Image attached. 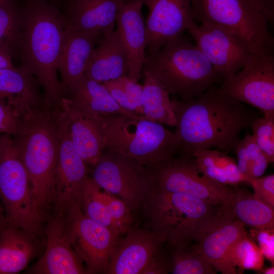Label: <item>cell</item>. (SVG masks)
I'll return each instance as SVG.
<instances>
[{
	"instance_id": "cell-1",
	"label": "cell",
	"mask_w": 274,
	"mask_h": 274,
	"mask_svg": "<svg viewBox=\"0 0 274 274\" xmlns=\"http://www.w3.org/2000/svg\"><path fill=\"white\" fill-rule=\"evenodd\" d=\"M172 102L177 120L174 135L181 156L193 157L197 151L212 148L235 151L241 132L257 118L215 85L197 97Z\"/></svg>"
},
{
	"instance_id": "cell-2",
	"label": "cell",
	"mask_w": 274,
	"mask_h": 274,
	"mask_svg": "<svg viewBox=\"0 0 274 274\" xmlns=\"http://www.w3.org/2000/svg\"><path fill=\"white\" fill-rule=\"evenodd\" d=\"M13 108L18 115L13 140L28 174L33 203L45 223L53 213L55 197L57 108L44 100Z\"/></svg>"
},
{
	"instance_id": "cell-3",
	"label": "cell",
	"mask_w": 274,
	"mask_h": 274,
	"mask_svg": "<svg viewBox=\"0 0 274 274\" xmlns=\"http://www.w3.org/2000/svg\"><path fill=\"white\" fill-rule=\"evenodd\" d=\"M65 24V16L48 1L26 0L21 7V66L43 88L44 102L55 109L65 97L58 77Z\"/></svg>"
},
{
	"instance_id": "cell-4",
	"label": "cell",
	"mask_w": 274,
	"mask_h": 274,
	"mask_svg": "<svg viewBox=\"0 0 274 274\" xmlns=\"http://www.w3.org/2000/svg\"><path fill=\"white\" fill-rule=\"evenodd\" d=\"M182 100L197 97L222 81L196 44L184 35L153 54L146 55L143 69Z\"/></svg>"
},
{
	"instance_id": "cell-5",
	"label": "cell",
	"mask_w": 274,
	"mask_h": 274,
	"mask_svg": "<svg viewBox=\"0 0 274 274\" xmlns=\"http://www.w3.org/2000/svg\"><path fill=\"white\" fill-rule=\"evenodd\" d=\"M205 200L154 188L140 210L148 228L172 244L197 241L224 208Z\"/></svg>"
},
{
	"instance_id": "cell-6",
	"label": "cell",
	"mask_w": 274,
	"mask_h": 274,
	"mask_svg": "<svg viewBox=\"0 0 274 274\" xmlns=\"http://www.w3.org/2000/svg\"><path fill=\"white\" fill-rule=\"evenodd\" d=\"M96 116L107 149L133 158L147 168L178 154L174 133L162 124L143 116L137 119L115 114Z\"/></svg>"
},
{
	"instance_id": "cell-7",
	"label": "cell",
	"mask_w": 274,
	"mask_h": 274,
	"mask_svg": "<svg viewBox=\"0 0 274 274\" xmlns=\"http://www.w3.org/2000/svg\"><path fill=\"white\" fill-rule=\"evenodd\" d=\"M0 199L8 225L41 238L44 223L33 203L27 171L10 134H0Z\"/></svg>"
},
{
	"instance_id": "cell-8",
	"label": "cell",
	"mask_w": 274,
	"mask_h": 274,
	"mask_svg": "<svg viewBox=\"0 0 274 274\" xmlns=\"http://www.w3.org/2000/svg\"><path fill=\"white\" fill-rule=\"evenodd\" d=\"M194 20L224 27L255 52L273 54L274 38L255 0H191Z\"/></svg>"
},
{
	"instance_id": "cell-9",
	"label": "cell",
	"mask_w": 274,
	"mask_h": 274,
	"mask_svg": "<svg viewBox=\"0 0 274 274\" xmlns=\"http://www.w3.org/2000/svg\"><path fill=\"white\" fill-rule=\"evenodd\" d=\"M148 168L156 189L189 195L216 206L233 205L237 190L203 175L193 157L175 156Z\"/></svg>"
},
{
	"instance_id": "cell-10",
	"label": "cell",
	"mask_w": 274,
	"mask_h": 274,
	"mask_svg": "<svg viewBox=\"0 0 274 274\" xmlns=\"http://www.w3.org/2000/svg\"><path fill=\"white\" fill-rule=\"evenodd\" d=\"M91 170L103 190L123 200L132 212L141 210L154 188L149 169L130 157L106 149Z\"/></svg>"
},
{
	"instance_id": "cell-11",
	"label": "cell",
	"mask_w": 274,
	"mask_h": 274,
	"mask_svg": "<svg viewBox=\"0 0 274 274\" xmlns=\"http://www.w3.org/2000/svg\"><path fill=\"white\" fill-rule=\"evenodd\" d=\"M224 94L274 116V55L253 52L243 67L218 87Z\"/></svg>"
},
{
	"instance_id": "cell-12",
	"label": "cell",
	"mask_w": 274,
	"mask_h": 274,
	"mask_svg": "<svg viewBox=\"0 0 274 274\" xmlns=\"http://www.w3.org/2000/svg\"><path fill=\"white\" fill-rule=\"evenodd\" d=\"M56 117L58 143L52 215L64 218L73 208L81 206L82 188L90 170L74 146L60 108L56 110Z\"/></svg>"
},
{
	"instance_id": "cell-13",
	"label": "cell",
	"mask_w": 274,
	"mask_h": 274,
	"mask_svg": "<svg viewBox=\"0 0 274 274\" xmlns=\"http://www.w3.org/2000/svg\"><path fill=\"white\" fill-rule=\"evenodd\" d=\"M64 218L70 241L87 273H107L111 255L120 236L87 217L81 206L73 208Z\"/></svg>"
},
{
	"instance_id": "cell-14",
	"label": "cell",
	"mask_w": 274,
	"mask_h": 274,
	"mask_svg": "<svg viewBox=\"0 0 274 274\" xmlns=\"http://www.w3.org/2000/svg\"><path fill=\"white\" fill-rule=\"evenodd\" d=\"M188 30L222 82L239 71L255 52L241 37L217 25L207 23L197 25L194 22Z\"/></svg>"
},
{
	"instance_id": "cell-15",
	"label": "cell",
	"mask_w": 274,
	"mask_h": 274,
	"mask_svg": "<svg viewBox=\"0 0 274 274\" xmlns=\"http://www.w3.org/2000/svg\"><path fill=\"white\" fill-rule=\"evenodd\" d=\"M147 54H153L195 22L191 0H144Z\"/></svg>"
},
{
	"instance_id": "cell-16",
	"label": "cell",
	"mask_w": 274,
	"mask_h": 274,
	"mask_svg": "<svg viewBox=\"0 0 274 274\" xmlns=\"http://www.w3.org/2000/svg\"><path fill=\"white\" fill-rule=\"evenodd\" d=\"M246 232L245 225L235 217L231 208H223L193 246L215 270L223 274H235L236 270L229 262V254Z\"/></svg>"
},
{
	"instance_id": "cell-17",
	"label": "cell",
	"mask_w": 274,
	"mask_h": 274,
	"mask_svg": "<svg viewBox=\"0 0 274 274\" xmlns=\"http://www.w3.org/2000/svg\"><path fill=\"white\" fill-rule=\"evenodd\" d=\"M45 228L46 249L26 271L32 274H84L85 265L70 241L64 218L51 215Z\"/></svg>"
},
{
	"instance_id": "cell-18",
	"label": "cell",
	"mask_w": 274,
	"mask_h": 274,
	"mask_svg": "<svg viewBox=\"0 0 274 274\" xmlns=\"http://www.w3.org/2000/svg\"><path fill=\"white\" fill-rule=\"evenodd\" d=\"M124 235L113 251L107 273L142 274L165 241L148 228L131 226Z\"/></svg>"
},
{
	"instance_id": "cell-19",
	"label": "cell",
	"mask_w": 274,
	"mask_h": 274,
	"mask_svg": "<svg viewBox=\"0 0 274 274\" xmlns=\"http://www.w3.org/2000/svg\"><path fill=\"white\" fill-rule=\"evenodd\" d=\"M101 37L98 32L78 30L65 24L58 65L65 96L67 90L84 76L91 54Z\"/></svg>"
},
{
	"instance_id": "cell-20",
	"label": "cell",
	"mask_w": 274,
	"mask_h": 274,
	"mask_svg": "<svg viewBox=\"0 0 274 274\" xmlns=\"http://www.w3.org/2000/svg\"><path fill=\"white\" fill-rule=\"evenodd\" d=\"M65 117L74 146L88 166L94 165L106 149L96 116L74 107L64 97L60 107Z\"/></svg>"
},
{
	"instance_id": "cell-21",
	"label": "cell",
	"mask_w": 274,
	"mask_h": 274,
	"mask_svg": "<svg viewBox=\"0 0 274 274\" xmlns=\"http://www.w3.org/2000/svg\"><path fill=\"white\" fill-rule=\"evenodd\" d=\"M142 3H121L117 15V30L125 49L128 76L138 81L146 57V27Z\"/></svg>"
},
{
	"instance_id": "cell-22",
	"label": "cell",
	"mask_w": 274,
	"mask_h": 274,
	"mask_svg": "<svg viewBox=\"0 0 274 274\" xmlns=\"http://www.w3.org/2000/svg\"><path fill=\"white\" fill-rule=\"evenodd\" d=\"M98 43L91 54L84 75L100 83L128 76L127 54L118 30L101 36Z\"/></svg>"
},
{
	"instance_id": "cell-23",
	"label": "cell",
	"mask_w": 274,
	"mask_h": 274,
	"mask_svg": "<svg viewBox=\"0 0 274 274\" xmlns=\"http://www.w3.org/2000/svg\"><path fill=\"white\" fill-rule=\"evenodd\" d=\"M121 0H72L66 24L101 36L114 31Z\"/></svg>"
},
{
	"instance_id": "cell-24",
	"label": "cell",
	"mask_w": 274,
	"mask_h": 274,
	"mask_svg": "<svg viewBox=\"0 0 274 274\" xmlns=\"http://www.w3.org/2000/svg\"><path fill=\"white\" fill-rule=\"evenodd\" d=\"M41 239L8 224L0 233V274L17 273L25 269L40 253Z\"/></svg>"
},
{
	"instance_id": "cell-25",
	"label": "cell",
	"mask_w": 274,
	"mask_h": 274,
	"mask_svg": "<svg viewBox=\"0 0 274 274\" xmlns=\"http://www.w3.org/2000/svg\"><path fill=\"white\" fill-rule=\"evenodd\" d=\"M65 97L76 108L91 115H121L133 119L141 117L122 108L102 83L85 75L67 90Z\"/></svg>"
},
{
	"instance_id": "cell-26",
	"label": "cell",
	"mask_w": 274,
	"mask_h": 274,
	"mask_svg": "<svg viewBox=\"0 0 274 274\" xmlns=\"http://www.w3.org/2000/svg\"><path fill=\"white\" fill-rule=\"evenodd\" d=\"M40 86L34 76L22 66L0 68V99L9 104L43 100Z\"/></svg>"
},
{
	"instance_id": "cell-27",
	"label": "cell",
	"mask_w": 274,
	"mask_h": 274,
	"mask_svg": "<svg viewBox=\"0 0 274 274\" xmlns=\"http://www.w3.org/2000/svg\"><path fill=\"white\" fill-rule=\"evenodd\" d=\"M193 157L199 171L217 183L232 185L249 182L239 172L235 160L223 151L203 149L195 152Z\"/></svg>"
},
{
	"instance_id": "cell-28",
	"label": "cell",
	"mask_w": 274,
	"mask_h": 274,
	"mask_svg": "<svg viewBox=\"0 0 274 274\" xmlns=\"http://www.w3.org/2000/svg\"><path fill=\"white\" fill-rule=\"evenodd\" d=\"M144 75L142 96L143 117L146 119L171 127H176V117L169 93L147 71Z\"/></svg>"
},
{
	"instance_id": "cell-29",
	"label": "cell",
	"mask_w": 274,
	"mask_h": 274,
	"mask_svg": "<svg viewBox=\"0 0 274 274\" xmlns=\"http://www.w3.org/2000/svg\"><path fill=\"white\" fill-rule=\"evenodd\" d=\"M231 209L235 217L251 229L274 228V208L245 189L237 190Z\"/></svg>"
},
{
	"instance_id": "cell-30",
	"label": "cell",
	"mask_w": 274,
	"mask_h": 274,
	"mask_svg": "<svg viewBox=\"0 0 274 274\" xmlns=\"http://www.w3.org/2000/svg\"><path fill=\"white\" fill-rule=\"evenodd\" d=\"M21 41V7L15 1L0 3V46L13 55L19 53Z\"/></svg>"
},
{
	"instance_id": "cell-31",
	"label": "cell",
	"mask_w": 274,
	"mask_h": 274,
	"mask_svg": "<svg viewBox=\"0 0 274 274\" xmlns=\"http://www.w3.org/2000/svg\"><path fill=\"white\" fill-rule=\"evenodd\" d=\"M190 241L172 244L175 248L169 269L174 274H215V270L196 251Z\"/></svg>"
},
{
	"instance_id": "cell-32",
	"label": "cell",
	"mask_w": 274,
	"mask_h": 274,
	"mask_svg": "<svg viewBox=\"0 0 274 274\" xmlns=\"http://www.w3.org/2000/svg\"><path fill=\"white\" fill-rule=\"evenodd\" d=\"M81 206L87 217L107 227L119 236L104 198L102 189L90 177L82 186Z\"/></svg>"
},
{
	"instance_id": "cell-33",
	"label": "cell",
	"mask_w": 274,
	"mask_h": 274,
	"mask_svg": "<svg viewBox=\"0 0 274 274\" xmlns=\"http://www.w3.org/2000/svg\"><path fill=\"white\" fill-rule=\"evenodd\" d=\"M264 259L258 246L247 232L235 243L229 256L232 267L242 270L259 271L263 267Z\"/></svg>"
},
{
	"instance_id": "cell-34",
	"label": "cell",
	"mask_w": 274,
	"mask_h": 274,
	"mask_svg": "<svg viewBox=\"0 0 274 274\" xmlns=\"http://www.w3.org/2000/svg\"><path fill=\"white\" fill-rule=\"evenodd\" d=\"M102 193L118 235H124L132 225V211L120 198L103 189Z\"/></svg>"
},
{
	"instance_id": "cell-35",
	"label": "cell",
	"mask_w": 274,
	"mask_h": 274,
	"mask_svg": "<svg viewBox=\"0 0 274 274\" xmlns=\"http://www.w3.org/2000/svg\"><path fill=\"white\" fill-rule=\"evenodd\" d=\"M253 136L270 163L274 161V116L257 117L250 126Z\"/></svg>"
},
{
	"instance_id": "cell-36",
	"label": "cell",
	"mask_w": 274,
	"mask_h": 274,
	"mask_svg": "<svg viewBox=\"0 0 274 274\" xmlns=\"http://www.w3.org/2000/svg\"><path fill=\"white\" fill-rule=\"evenodd\" d=\"M242 139L247 151L249 180L258 178L265 173L270 162L252 135H247Z\"/></svg>"
},
{
	"instance_id": "cell-37",
	"label": "cell",
	"mask_w": 274,
	"mask_h": 274,
	"mask_svg": "<svg viewBox=\"0 0 274 274\" xmlns=\"http://www.w3.org/2000/svg\"><path fill=\"white\" fill-rule=\"evenodd\" d=\"M248 184L253 188V194L256 198L274 208L273 174L250 179Z\"/></svg>"
},
{
	"instance_id": "cell-38",
	"label": "cell",
	"mask_w": 274,
	"mask_h": 274,
	"mask_svg": "<svg viewBox=\"0 0 274 274\" xmlns=\"http://www.w3.org/2000/svg\"><path fill=\"white\" fill-rule=\"evenodd\" d=\"M251 235L255 238L258 246L266 258L274 263V228L251 229Z\"/></svg>"
},
{
	"instance_id": "cell-39",
	"label": "cell",
	"mask_w": 274,
	"mask_h": 274,
	"mask_svg": "<svg viewBox=\"0 0 274 274\" xmlns=\"http://www.w3.org/2000/svg\"><path fill=\"white\" fill-rule=\"evenodd\" d=\"M18 122V115L14 108L5 100L0 99V134L13 135Z\"/></svg>"
},
{
	"instance_id": "cell-40",
	"label": "cell",
	"mask_w": 274,
	"mask_h": 274,
	"mask_svg": "<svg viewBox=\"0 0 274 274\" xmlns=\"http://www.w3.org/2000/svg\"><path fill=\"white\" fill-rule=\"evenodd\" d=\"M102 84L114 100L122 108L138 115L136 107L124 90L118 79L106 81L103 82Z\"/></svg>"
},
{
	"instance_id": "cell-41",
	"label": "cell",
	"mask_w": 274,
	"mask_h": 274,
	"mask_svg": "<svg viewBox=\"0 0 274 274\" xmlns=\"http://www.w3.org/2000/svg\"><path fill=\"white\" fill-rule=\"evenodd\" d=\"M117 79L136 107L138 114L140 116H143L142 106L143 85L139 84L138 81L131 79L128 76Z\"/></svg>"
},
{
	"instance_id": "cell-42",
	"label": "cell",
	"mask_w": 274,
	"mask_h": 274,
	"mask_svg": "<svg viewBox=\"0 0 274 274\" xmlns=\"http://www.w3.org/2000/svg\"><path fill=\"white\" fill-rule=\"evenodd\" d=\"M169 271V264L159 249L153 255L142 274H165Z\"/></svg>"
},
{
	"instance_id": "cell-43",
	"label": "cell",
	"mask_w": 274,
	"mask_h": 274,
	"mask_svg": "<svg viewBox=\"0 0 274 274\" xmlns=\"http://www.w3.org/2000/svg\"><path fill=\"white\" fill-rule=\"evenodd\" d=\"M268 24L274 22V0H255Z\"/></svg>"
},
{
	"instance_id": "cell-44",
	"label": "cell",
	"mask_w": 274,
	"mask_h": 274,
	"mask_svg": "<svg viewBox=\"0 0 274 274\" xmlns=\"http://www.w3.org/2000/svg\"><path fill=\"white\" fill-rule=\"evenodd\" d=\"M12 56L7 49L0 46V68L14 67L12 61Z\"/></svg>"
},
{
	"instance_id": "cell-45",
	"label": "cell",
	"mask_w": 274,
	"mask_h": 274,
	"mask_svg": "<svg viewBox=\"0 0 274 274\" xmlns=\"http://www.w3.org/2000/svg\"><path fill=\"white\" fill-rule=\"evenodd\" d=\"M7 225L4 209L0 199V233Z\"/></svg>"
},
{
	"instance_id": "cell-46",
	"label": "cell",
	"mask_w": 274,
	"mask_h": 274,
	"mask_svg": "<svg viewBox=\"0 0 274 274\" xmlns=\"http://www.w3.org/2000/svg\"><path fill=\"white\" fill-rule=\"evenodd\" d=\"M261 273H264V274H273L274 273V266L273 265L268 267L265 268H262L259 270Z\"/></svg>"
},
{
	"instance_id": "cell-47",
	"label": "cell",
	"mask_w": 274,
	"mask_h": 274,
	"mask_svg": "<svg viewBox=\"0 0 274 274\" xmlns=\"http://www.w3.org/2000/svg\"><path fill=\"white\" fill-rule=\"evenodd\" d=\"M121 1L123 4L142 3L144 4V0H121Z\"/></svg>"
},
{
	"instance_id": "cell-48",
	"label": "cell",
	"mask_w": 274,
	"mask_h": 274,
	"mask_svg": "<svg viewBox=\"0 0 274 274\" xmlns=\"http://www.w3.org/2000/svg\"><path fill=\"white\" fill-rule=\"evenodd\" d=\"M15 0H0V3H7L11 1H13Z\"/></svg>"
},
{
	"instance_id": "cell-49",
	"label": "cell",
	"mask_w": 274,
	"mask_h": 274,
	"mask_svg": "<svg viewBox=\"0 0 274 274\" xmlns=\"http://www.w3.org/2000/svg\"><path fill=\"white\" fill-rule=\"evenodd\" d=\"M47 1H50V0H47Z\"/></svg>"
}]
</instances>
